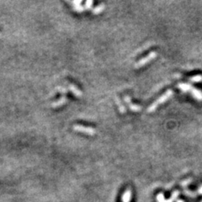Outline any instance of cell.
Returning a JSON list of instances; mask_svg holds the SVG:
<instances>
[{"instance_id": "19", "label": "cell", "mask_w": 202, "mask_h": 202, "mask_svg": "<svg viewBox=\"0 0 202 202\" xmlns=\"http://www.w3.org/2000/svg\"><path fill=\"white\" fill-rule=\"evenodd\" d=\"M198 192H199L200 194H201V195H202V185L199 188V190H198Z\"/></svg>"}, {"instance_id": "14", "label": "cell", "mask_w": 202, "mask_h": 202, "mask_svg": "<svg viewBox=\"0 0 202 202\" xmlns=\"http://www.w3.org/2000/svg\"><path fill=\"white\" fill-rule=\"evenodd\" d=\"M157 200H158V202H164L166 200H165V198H164V194H158V196H157Z\"/></svg>"}, {"instance_id": "17", "label": "cell", "mask_w": 202, "mask_h": 202, "mask_svg": "<svg viewBox=\"0 0 202 202\" xmlns=\"http://www.w3.org/2000/svg\"><path fill=\"white\" fill-rule=\"evenodd\" d=\"M185 194H187V195H190V196H192V197L195 196V195L194 193H192V192H191V191H185Z\"/></svg>"}, {"instance_id": "8", "label": "cell", "mask_w": 202, "mask_h": 202, "mask_svg": "<svg viewBox=\"0 0 202 202\" xmlns=\"http://www.w3.org/2000/svg\"><path fill=\"white\" fill-rule=\"evenodd\" d=\"M132 199V191L130 189H127L125 193L123 194V196H122V201L123 202H130Z\"/></svg>"}, {"instance_id": "4", "label": "cell", "mask_w": 202, "mask_h": 202, "mask_svg": "<svg viewBox=\"0 0 202 202\" xmlns=\"http://www.w3.org/2000/svg\"><path fill=\"white\" fill-rule=\"evenodd\" d=\"M125 100H126V102L129 105V108L131 110H132V111L134 112H138L141 110V106L132 104V101H131V98H130L129 96H125Z\"/></svg>"}, {"instance_id": "18", "label": "cell", "mask_w": 202, "mask_h": 202, "mask_svg": "<svg viewBox=\"0 0 202 202\" xmlns=\"http://www.w3.org/2000/svg\"><path fill=\"white\" fill-rule=\"evenodd\" d=\"M189 183H190V180H186V181H185V183H182L181 185H188Z\"/></svg>"}, {"instance_id": "1", "label": "cell", "mask_w": 202, "mask_h": 202, "mask_svg": "<svg viewBox=\"0 0 202 202\" xmlns=\"http://www.w3.org/2000/svg\"><path fill=\"white\" fill-rule=\"evenodd\" d=\"M173 95V90H168L166 93L164 94H163L161 97H159L158 100H156L155 102L152 103V105L147 108V112H149V113H152L155 110L157 107H158L159 105H161V104H164L167 101L168 99H169L170 97Z\"/></svg>"}, {"instance_id": "15", "label": "cell", "mask_w": 202, "mask_h": 202, "mask_svg": "<svg viewBox=\"0 0 202 202\" xmlns=\"http://www.w3.org/2000/svg\"><path fill=\"white\" fill-rule=\"evenodd\" d=\"M92 5H93V1H91V0H88V1H87V2L85 3L84 8L86 9H91Z\"/></svg>"}, {"instance_id": "5", "label": "cell", "mask_w": 202, "mask_h": 202, "mask_svg": "<svg viewBox=\"0 0 202 202\" xmlns=\"http://www.w3.org/2000/svg\"><path fill=\"white\" fill-rule=\"evenodd\" d=\"M190 92H191V94H192V95H193L196 100H200V101H202V93L199 89L194 88V87H191V89H190Z\"/></svg>"}, {"instance_id": "13", "label": "cell", "mask_w": 202, "mask_h": 202, "mask_svg": "<svg viewBox=\"0 0 202 202\" xmlns=\"http://www.w3.org/2000/svg\"><path fill=\"white\" fill-rule=\"evenodd\" d=\"M73 9H75L76 11L78 12H83L84 10V7L82 6L81 4H74V7H73Z\"/></svg>"}, {"instance_id": "2", "label": "cell", "mask_w": 202, "mask_h": 202, "mask_svg": "<svg viewBox=\"0 0 202 202\" xmlns=\"http://www.w3.org/2000/svg\"><path fill=\"white\" fill-rule=\"evenodd\" d=\"M158 56V53L156 52H152L148 54L147 56L143 57L142 59H140L139 61H138L136 64H135V67L136 68H140V67H143L145 65H146L147 63H149L153 59H155Z\"/></svg>"}, {"instance_id": "16", "label": "cell", "mask_w": 202, "mask_h": 202, "mask_svg": "<svg viewBox=\"0 0 202 202\" xmlns=\"http://www.w3.org/2000/svg\"><path fill=\"white\" fill-rule=\"evenodd\" d=\"M57 90L59 91V92H61V93H62V94H65V93H67V89L66 88H63V87H57V88H56Z\"/></svg>"}, {"instance_id": "7", "label": "cell", "mask_w": 202, "mask_h": 202, "mask_svg": "<svg viewBox=\"0 0 202 202\" xmlns=\"http://www.w3.org/2000/svg\"><path fill=\"white\" fill-rule=\"evenodd\" d=\"M68 87H69V89H70V90L72 91V92H73V94L76 95V96L81 97L83 95L82 91L79 90V88H77V86H75V85L68 84Z\"/></svg>"}, {"instance_id": "10", "label": "cell", "mask_w": 202, "mask_h": 202, "mask_svg": "<svg viewBox=\"0 0 202 202\" xmlns=\"http://www.w3.org/2000/svg\"><path fill=\"white\" fill-rule=\"evenodd\" d=\"M104 9H105V4L104 3H100L97 7H95L94 9H92V12H93L94 15H98V14H100L102 11H104Z\"/></svg>"}, {"instance_id": "11", "label": "cell", "mask_w": 202, "mask_h": 202, "mask_svg": "<svg viewBox=\"0 0 202 202\" xmlns=\"http://www.w3.org/2000/svg\"><path fill=\"white\" fill-rule=\"evenodd\" d=\"M179 192L178 191H174L173 194H172V195H171V198H170L169 200H166L164 202H173L175 201L176 200H177V198H178V196H179Z\"/></svg>"}, {"instance_id": "3", "label": "cell", "mask_w": 202, "mask_h": 202, "mask_svg": "<svg viewBox=\"0 0 202 202\" xmlns=\"http://www.w3.org/2000/svg\"><path fill=\"white\" fill-rule=\"evenodd\" d=\"M73 129L77 131V132H84V133H87V134L89 135H94L96 133V131L94 128L81 126V125H75V126H73Z\"/></svg>"}, {"instance_id": "6", "label": "cell", "mask_w": 202, "mask_h": 202, "mask_svg": "<svg viewBox=\"0 0 202 202\" xmlns=\"http://www.w3.org/2000/svg\"><path fill=\"white\" fill-rule=\"evenodd\" d=\"M67 97L63 95V96L61 97V98H60L58 100H56V102L52 103V107H54V108H56V107H58V106L62 105L65 104V103L67 102Z\"/></svg>"}, {"instance_id": "12", "label": "cell", "mask_w": 202, "mask_h": 202, "mask_svg": "<svg viewBox=\"0 0 202 202\" xmlns=\"http://www.w3.org/2000/svg\"><path fill=\"white\" fill-rule=\"evenodd\" d=\"M190 81L193 83H200L202 81V75H195V76L191 77Z\"/></svg>"}, {"instance_id": "9", "label": "cell", "mask_w": 202, "mask_h": 202, "mask_svg": "<svg viewBox=\"0 0 202 202\" xmlns=\"http://www.w3.org/2000/svg\"><path fill=\"white\" fill-rule=\"evenodd\" d=\"M178 87H179V88L180 90L184 91V92H189L192 86L188 84V83H180L178 84Z\"/></svg>"}, {"instance_id": "20", "label": "cell", "mask_w": 202, "mask_h": 202, "mask_svg": "<svg viewBox=\"0 0 202 202\" xmlns=\"http://www.w3.org/2000/svg\"><path fill=\"white\" fill-rule=\"evenodd\" d=\"M176 202H185L184 200H177V201Z\"/></svg>"}]
</instances>
